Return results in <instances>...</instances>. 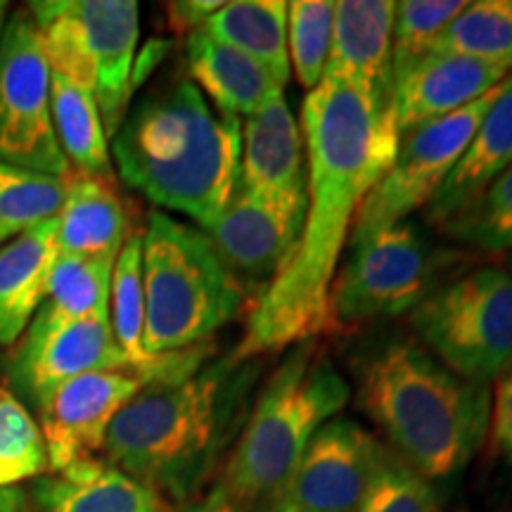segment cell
<instances>
[{"mask_svg": "<svg viewBox=\"0 0 512 512\" xmlns=\"http://www.w3.org/2000/svg\"><path fill=\"white\" fill-rule=\"evenodd\" d=\"M302 133L309 162L302 238L256 302L233 349L238 361L297 347L328 328L330 287L358 207L399 147L392 110L342 79H323L306 95Z\"/></svg>", "mask_w": 512, "mask_h": 512, "instance_id": "cell-1", "label": "cell"}, {"mask_svg": "<svg viewBox=\"0 0 512 512\" xmlns=\"http://www.w3.org/2000/svg\"><path fill=\"white\" fill-rule=\"evenodd\" d=\"M264 358L233 351L183 380L147 384L107 430L105 463L164 501L188 503L211 477L252 411Z\"/></svg>", "mask_w": 512, "mask_h": 512, "instance_id": "cell-2", "label": "cell"}, {"mask_svg": "<svg viewBox=\"0 0 512 512\" xmlns=\"http://www.w3.org/2000/svg\"><path fill=\"white\" fill-rule=\"evenodd\" d=\"M119 176L157 207L209 230L240 185L242 121L188 79L152 88L112 138Z\"/></svg>", "mask_w": 512, "mask_h": 512, "instance_id": "cell-3", "label": "cell"}, {"mask_svg": "<svg viewBox=\"0 0 512 512\" xmlns=\"http://www.w3.org/2000/svg\"><path fill=\"white\" fill-rule=\"evenodd\" d=\"M358 408L396 456L425 479L463 472L484 446L491 392L448 370L411 339H394L358 366Z\"/></svg>", "mask_w": 512, "mask_h": 512, "instance_id": "cell-4", "label": "cell"}, {"mask_svg": "<svg viewBox=\"0 0 512 512\" xmlns=\"http://www.w3.org/2000/svg\"><path fill=\"white\" fill-rule=\"evenodd\" d=\"M349 382L316 344H297L254 396L221 486L245 512L283 491L320 427L347 406Z\"/></svg>", "mask_w": 512, "mask_h": 512, "instance_id": "cell-5", "label": "cell"}, {"mask_svg": "<svg viewBox=\"0 0 512 512\" xmlns=\"http://www.w3.org/2000/svg\"><path fill=\"white\" fill-rule=\"evenodd\" d=\"M143 285L150 358L207 344L247 302L209 235L162 211H152L143 230Z\"/></svg>", "mask_w": 512, "mask_h": 512, "instance_id": "cell-6", "label": "cell"}, {"mask_svg": "<svg viewBox=\"0 0 512 512\" xmlns=\"http://www.w3.org/2000/svg\"><path fill=\"white\" fill-rule=\"evenodd\" d=\"M50 74L95 95L107 138L128 112L131 72L140 36L133 0H50L31 3Z\"/></svg>", "mask_w": 512, "mask_h": 512, "instance_id": "cell-7", "label": "cell"}, {"mask_svg": "<svg viewBox=\"0 0 512 512\" xmlns=\"http://www.w3.org/2000/svg\"><path fill=\"white\" fill-rule=\"evenodd\" d=\"M408 320L448 370L489 387L512 366V271L482 266L460 275L422 299Z\"/></svg>", "mask_w": 512, "mask_h": 512, "instance_id": "cell-8", "label": "cell"}, {"mask_svg": "<svg viewBox=\"0 0 512 512\" xmlns=\"http://www.w3.org/2000/svg\"><path fill=\"white\" fill-rule=\"evenodd\" d=\"M207 361L209 344H200L155 356L145 368L93 370L62 382L38 403L48 470L60 472L79 460L93 458L95 451H102L112 420L140 389L155 382L183 380Z\"/></svg>", "mask_w": 512, "mask_h": 512, "instance_id": "cell-9", "label": "cell"}, {"mask_svg": "<svg viewBox=\"0 0 512 512\" xmlns=\"http://www.w3.org/2000/svg\"><path fill=\"white\" fill-rule=\"evenodd\" d=\"M330 287V320L347 328L411 313L430 297L444 254L413 221H401L349 247Z\"/></svg>", "mask_w": 512, "mask_h": 512, "instance_id": "cell-10", "label": "cell"}, {"mask_svg": "<svg viewBox=\"0 0 512 512\" xmlns=\"http://www.w3.org/2000/svg\"><path fill=\"white\" fill-rule=\"evenodd\" d=\"M503 83L463 110L446 117L427 121L413 131L403 133L396 147L394 162L384 171L366 200L358 207L354 228L349 235V247L368 240L370 235L408 221L413 211L425 209L434 192L441 188L453 166L458 164L482 119L501 93Z\"/></svg>", "mask_w": 512, "mask_h": 512, "instance_id": "cell-11", "label": "cell"}, {"mask_svg": "<svg viewBox=\"0 0 512 512\" xmlns=\"http://www.w3.org/2000/svg\"><path fill=\"white\" fill-rule=\"evenodd\" d=\"M0 162L69 178L50 114V67L29 10L5 24L0 41Z\"/></svg>", "mask_w": 512, "mask_h": 512, "instance_id": "cell-12", "label": "cell"}, {"mask_svg": "<svg viewBox=\"0 0 512 512\" xmlns=\"http://www.w3.org/2000/svg\"><path fill=\"white\" fill-rule=\"evenodd\" d=\"M387 453L356 420L332 418L313 434L278 496L299 512H358Z\"/></svg>", "mask_w": 512, "mask_h": 512, "instance_id": "cell-13", "label": "cell"}, {"mask_svg": "<svg viewBox=\"0 0 512 512\" xmlns=\"http://www.w3.org/2000/svg\"><path fill=\"white\" fill-rule=\"evenodd\" d=\"M136 368L114 339L110 318H60L41 306L10 361V380L34 403L93 370Z\"/></svg>", "mask_w": 512, "mask_h": 512, "instance_id": "cell-14", "label": "cell"}, {"mask_svg": "<svg viewBox=\"0 0 512 512\" xmlns=\"http://www.w3.org/2000/svg\"><path fill=\"white\" fill-rule=\"evenodd\" d=\"M306 209L309 197L278 200L238 185L233 200L204 233L242 285L245 280L261 283L266 278L273 283L299 245Z\"/></svg>", "mask_w": 512, "mask_h": 512, "instance_id": "cell-15", "label": "cell"}, {"mask_svg": "<svg viewBox=\"0 0 512 512\" xmlns=\"http://www.w3.org/2000/svg\"><path fill=\"white\" fill-rule=\"evenodd\" d=\"M394 3L339 0L335 3L332 46L323 79H342L392 110Z\"/></svg>", "mask_w": 512, "mask_h": 512, "instance_id": "cell-16", "label": "cell"}, {"mask_svg": "<svg viewBox=\"0 0 512 512\" xmlns=\"http://www.w3.org/2000/svg\"><path fill=\"white\" fill-rule=\"evenodd\" d=\"M302 124L283 98L242 121L240 188L278 200H306L309 171Z\"/></svg>", "mask_w": 512, "mask_h": 512, "instance_id": "cell-17", "label": "cell"}, {"mask_svg": "<svg viewBox=\"0 0 512 512\" xmlns=\"http://www.w3.org/2000/svg\"><path fill=\"white\" fill-rule=\"evenodd\" d=\"M512 69L501 64L470 60L460 55H430L411 74L394 86L392 117L399 133L413 131L427 121L463 110L484 98Z\"/></svg>", "mask_w": 512, "mask_h": 512, "instance_id": "cell-18", "label": "cell"}, {"mask_svg": "<svg viewBox=\"0 0 512 512\" xmlns=\"http://www.w3.org/2000/svg\"><path fill=\"white\" fill-rule=\"evenodd\" d=\"M512 166V72L489 107L458 164L425 207V221L441 228L470 207Z\"/></svg>", "mask_w": 512, "mask_h": 512, "instance_id": "cell-19", "label": "cell"}, {"mask_svg": "<svg viewBox=\"0 0 512 512\" xmlns=\"http://www.w3.org/2000/svg\"><path fill=\"white\" fill-rule=\"evenodd\" d=\"M34 505L38 512H171L157 491L95 458L36 482Z\"/></svg>", "mask_w": 512, "mask_h": 512, "instance_id": "cell-20", "label": "cell"}, {"mask_svg": "<svg viewBox=\"0 0 512 512\" xmlns=\"http://www.w3.org/2000/svg\"><path fill=\"white\" fill-rule=\"evenodd\" d=\"M185 55L192 83L209 95L216 110L247 119L268 102L283 98L285 83L275 79L264 64L223 46L202 31H192L188 36Z\"/></svg>", "mask_w": 512, "mask_h": 512, "instance_id": "cell-21", "label": "cell"}, {"mask_svg": "<svg viewBox=\"0 0 512 512\" xmlns=\"http://www.w3.org/2000/svg\"><path fill=\"white\" fill-rule=\"evenodd\" d=\"M57 259V219L0 247V347L17 342L46 299Z\"/></svg>", "mask_w": 512, "mask_h": 512, "instance_id": "cell-22", "label": "cell"}, {"mask_svg": "<svg viewBox=\"0 0 512 512\" xmlns=\"http://www.w3.org/2000/svg\"><path fill=\"white\" fill-rule=\"evenodd\" d=\"M126 233V209L112 178L69 176L67 197L57 214V252L117 259Z\"/></svg>", "mask_w": 512, "mask_h": 512, "instance_id": "cell-23", "label": "cell"}, {"mask_svg": "<svg viewBox=\"0 0 512 512\" xmlns=\"http://www.w3.org/2000/svg\"><path fill=\"white\" fill-rule=\"evenodd\" d=\"M202 34L252 57L280 83L290 81V50H287V3L285 0H235L223 3L202 24Z\"/></svg>", "mask_w": 512, "mask_h": 512, "instance_id": "cell-24", "label": "cell"}, {"mask_svg": "<svg viewBox=\"0 0 512 512\" xmlns=\"http://www.w3.org/2000/svg\"><path fill=\"white\" fill-rule=\"evenodd\" d=\"M50 114L57 143L76 174L112 178L110 147L95 95L62 76L50 74Z\"/></svg>", "mask_w": 512, "mask_h": 512, "instance_id": "cell-25", "label": "cell"}, {"mask_svg": "<svg viewBox=\"0 0 512 512\" xmlns=\"http://www.w3.org/2000/svg\"><path fill=\"white\" fill-rule=\"evenodd\" d=\"M114 261L57 252L41 306L60 318H110Z\"/></svg>", "mask_w": 512, "mask_h": 512, "instance_id": "cell-26", "label": "cell"}, {"mask_svg": "<svg viewBox=\"0 0 512 512\" xmlns=\"http://www.w3.org/2000/svg\"><path fill=\"white\" fill-rule=\"evenodd\" d=\"M432 55H460L512 69V0L467 3L441 34Z\"/></svg>", "mask_w": 512, "mask_h": 512, "instance_id": "cell-27", "label": "cell"}, {"mask_svg": "<svg viewBox=\"0 0 512 512\" xmlns=\"http://www.w3.org/2000/svg\"><path fill=\"white\" fill-rule=\"evenodd\" d=\"M69 178L0 162V247L10 238L53 221L67 197Z\"/></svg>", "mask_w": 512, "mask_h": 512, "instance_id": "cell-28", "label": "cell"}, {"mask_svg": "<svg viewBox=\"0 0 512 512\" xmlns=\"http://www.w3.org/2000/svg\"><path fill=\"white\" fill-rule=\"evenodd\" d=\"M110 325L114 339L136 368L150 366L145 354V285H143V233L128 235L112 271Z\"/></svg>", "mask_w": 512, "mask_h": 512, "instance_id": "cell-29", "label": "cell"}, {"mask_svg": "<svg viewBox=\"0 0 512 512\" xmlns=\"http://www.w3.org/2000/svg\"><path fill=\"white\" fill-rule=\"evenodd\" d=\"M465 5V0H403V3H394V86L432 55L441 34L463 12Z\"/></svg>", "mask_w": 512, "mask_h": 512, "instance_id": "cell-30", "label": "cell"}, {"mask_svg": "<svg viewBox=\"0 0 512 512\" xmlns=\"http://www.w3.org/2000/svg\"><path fill=\"white\" fill-rule=\"evenodd\" d=\"M335 3L332 0H294L287 3V50L299 86L313 91L323 81L332 46Z\"/></svg>", "mask_w": 512, "mask_h": 512, "instance_id": "cell-31", "label": "cell"}, {"mask_svg": "<svg viewBox=\"0 0 512 512\" xmlns=\"http://www.w3.org/2000/svg\"><path fill=\"white\" fill-rule=\"evenodd\" d=\"M446 238L479 252L501 254L512 249V166L491 183L470 207L439 228Z\"/></svg>", "mask_w": 512, "mask_h": 512, "instance_id": "cell-32", "label": "cell"}, {"mask_svg": "<svg viewBox=\"0 0 512 512\" xmlns=\"http://www.w3.org/2000/svg\"><path fill=\"white\" fill-rule=\"evenodd\" d=\"M48 470V448L41 427L24 403L0 389V489L27 482Z\"/></svg>", "mask_w": 512, "mask_h": 512, "instance_id": "cell-33", "label": "cell"}, {"mask_svg": "<svg viewBox=\"0 0 512 512\" xmlns=\"http://www.w3.org/2000/svg\"><path fill=\"white\" fill-rule=\"evenodd\" d=\"M358 512H441V503L430 479L389 451Z\"/></svg>", "mask_w": 512, "mask_h": 512, "instance_id": "cell-34", "label": "cell"}, {"mask_svg": "<svg viewBox=\"0 0 512 512\" xmlns=\"http://www.w3.org/2000/svg\"><path fill=\"white\" fill-rule=\"evenodd\" d=\"M491 434L496 446L512 463V366L498 377L494 403H491Z\"/></svg>", "mask_w": 512, "mask_h": 512, "instance_id": "cell-35", "label": "cell"}, {"mask_svg": "<svg viewBox=\"0 0 512 512\" xmlns=\"http://www.w3.org/2000/svg\"><path fill=\"white\" fill-rule=\"evenodd\" d=\"M219 0H185V3H169L166 15L174 31H197L202 24L221 8Z\"/></svg>", "mask_w": 512, "mask_h": 512, "instance_id": "cell-36", "label": "cell"}, {"mask_svg": "<svg viewBox=\"0 0 512 512\" xmlns=\"http://www.w3.org/2000/svg\"><path fill=\"white\" fill-rule=\"evenodd\" d=\"M178 512H245L238 503L233 501L226 494L221 484H216L209 494H204L202 498H195V501L183 503V508Z\"/></svg>", "mask_w": 512, "mask_h": 512, "instance_id": "cell-37", "label": "cell"}, {"mask_svg": "<svg viewBox=\"0 0 512 512\" xmlns=\"http://www.w3.org/2000/svg\"><path fill=\"white\" fill-rule=\"evenodd\" d=\"M256 512H299V510L292 508V505L287 503V501H283V498H280V496H275L273 501L264 503Z\"/></svg>", "mask_w": 512, "mask_h": 512, "instance_id": "cell-38", "label": "cell"}, {"mask_svg": "<svg viewBox=\"0 0 512 512\" xmlns=\"http://www.w3.org/2000/svg\"><path fill=\"white\" fill-rule=\"evenodd\" d=\"M5 15H8V3L0 0V41H3V34H5Z\"/></svg>", "mask_w": 512, "mask_h": 512, "instance_id": "cell-39", "label": "cell"}, {"mask_svg": "<svg viewBox=\"0 0 512 512\" xmlns=\"http://www.w3.org/2000/svg\"><path fill=\"white\" fill-rule=\"evenodd\" d=\"M510 268H512V249H510Z\"/></svg>", "mask_w": 512, "mask_h": 512, "instance_id": "cell-40", "label": "cell"}]
</instances>
